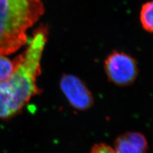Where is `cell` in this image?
Wrapping results in <instances>:
<instances>
[{"label": "cell", "mask_w": 153, "mask_h": 153, "mask_svg": "<svg viewBox=\"0 0 153 153\" xmlns=\"http://www.w3.org/2000/svg\"><path fill=\"white\" fill-rule=\"evenodd\" d=\"M60 87L68 102L74 108L85 111L93 106L94 99L91 93L77 76L64 75L60 81Z\"/></svg>", "instance_id": "cell-4"}, {"label": "cell", "mask_w": 153, "mask_h": 153, "mask_svg": "<svg viewBox=\"0 0 153 153\" xmlns=\"http://www.w3.org/2000/svg\"><path fill=\"white\" fill-rule=\"evenodd\" d=\"M114 149L116 153H147L149 143L142 133L128 131L116 138Z\"/></svg>", "instance_id": "cell-5"}, {"label": "cell", "mask_w": 153, "mask_h": 153, "mask_svg": "<svg viewBox=\"0 0 153 153\" xmlns=\"http://www.w3.org/2000/svg\"><path fill=\"white\" fill-rule=\"evenodd\" d=\"M91 153H116L114 148L105 143H100L95 144L91 149Z\"/></svg>", "instance_id": "cell-8"}, {"label": "cell", "mask_w": 153, "mask_h": 153, "mask_svg": "<svg viewBox=\"0 0 153 153\" xmlns=\"http://www.w3.org/2000/svg\"><path fill=\"white\" fill-rule=\"evenodd\" d=\"M16 67V59L12 60L6 56L0 55V82L10 78Z\"/></svg>", "instance_id": "cell-7"}, {"label": "cell", "mask_w": 153, "mask_h": 153, "mask_svg": "<svg viewBox=\"0 0 153 153\" xmlns=\"http://www.w3.org/2000/svg\"><path fill=\"white\" fill-rule=\"evenodd\" d=\"M47 42L44 29L37 30L26 51L16 58V67L7 80L0 82V119L20 112L32 97L40 93L36 84L41 59Z\"/></svg>", "instance_id": "cell-1"}, {"label": "cell", "mask_w": 153, "mask_h": 153, "mask_svg": "<svg viewBox=\"0 0 153 153\" xmlns=\"http://www.w3.org/2000/svg\"><path fill=\"white\" fill-rule=\"evenodd\" d=\"M140 19L143 28L148 32L153 33V0L143 4Z\"/></svg>", "instance_id": "cell-6"}, {"label": "cell", "mask_w": 153, "mask_h": 153, "mask_svg": "<svg viewBox=\"0 0 153 153\" xmlns=\"http://www.w3.org/2000/svg\"><path fill=\"white\" fill-rule=\"evenodd\" d=\"M104 69L110 82L119 87H127L135 82L139 68L136 59L126 52L114 51L104 63Z\"/></svg>", "instance_id": "cell-3"}, {"label": "cell", "mask_w": 153, "mask_h": 153, "mask_svg": "<svg viewBox=\"0 0 153 153\" xmlns=\"http://www.w3.org/2000/svg\"><path fill=\"white\" fill-rule=\"evenodd\" d=\"M42 0H0V55L14 53L27 44V30L44 13Z\"/></svg>", "instance_id": "cell-2"}]
</instances>
